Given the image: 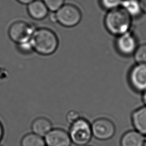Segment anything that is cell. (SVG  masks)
I'll return each mask as SVG.
<instances>
[{
    "label": "cell",
    "instance_id": "obj_3",
    "mask_svg": "<svg viewBox=\"0 0 146 146\" xmlns=\"http://www.w3.org/2000/svg\"><path fill=\"white\" fill-rule=\"evenodd\" d=\"M68 134L72 143L77 145H85L92 136L91 125L87 120L80 117L71 124Z\"/></svg>",
    "mask_w": 146,
    "mask_h": 146
},
{
    "label": "cell",
    "instance_id": "obj_4",
    "mask_svg": "<svg viewBox=\"0 0 146 146\" xmlns=\"http://www.w3.org/2000/svg\"><path fill=\"white\" fill-rule=\"evenodd\" d=\"M56 22L63 26L71 27L76 26L81 21L82 14L80 10L71 3L64 4L55 12Z\"/></svg>",
    "mask_w": 146,
    "mask_h": 146
},
{
    "label": "cell",
    "instance_id": "obj_2",
    "mask_svg": "<svg viewBox=\"0 0 146 146\" xmlns=\"http://www.w3.org/2000/svg\"><path fill=\"white\" fill-rule=\"evenodd\" d=\"M104 22L107 30L111 34L119 36L129 31L132 17L120 6L108 11Z\"/></svg>",
    "mask_w": 146,
    "mask_h": 146
},
{
    "label": "cell",
    "instance_id": "obj_13",
    "mask_svg": "<svg viewBox=\"0 0 146 146\" xmlns=\"http://www.w3.org/2000/svg\"><path fill=\"white\" fill-rule=\"evenodd\" d=\"M31 129L33 133L44 137L52 129V124L48 119L44 117H39L32 123Z\"/></svg>",
    "mask_w": 146,
    "mask_h": 146
},
{
    "label": "cell",
    "instance_id": "obj_21",
    "mask_svg": "<svg viewBox=\"0 0 146 146\" xmlns=\"http://www.w3.org/2000/svg\"><path fill=\"white\" fill-rule=\"evenodd\" d=\"M142 13L146 14V0H139Z\"/></svg>",
    "mask_w": 146,
    "mask_h": 146
},
{
    "label": "cell",
    "instance_id": "obj_8",
    "mask_svg": "<svg viewBox=\"0 0 146 146\" xmlns=\"http://www.w3.org/2000/svg\"><path fill=\"white\" fill-rule=\"evenodd\" d=\"M129 80L135 90L144 91L146 90V65L137 64L133 66L130 71Z\"/></svg>",
    "mask_w": 146,
    "mask_h": 146
},
{
    "label": "cell",
    "instance_id": "obj_7",
    "mask_svg": "<svg viewBox=\"0 0 146 146\" xmlns=\"http://www.w3.org/2000/svg\"><path fill=\"white\" fill-rule=\"evenodd\" d=\"M116 46L119 52L124 55L133 54L137 47V41L135 35L130 31L117 36Z\"/></svg>",
    "mask_w": 146,
    "mask_h": 146
},
{
    "label": "cell",
    "instance_id": "obj_23",
    "mask_svg": "<svg viewBox=\"0 0 146 146\" xmlns=\"http://www.w3.org/2000/svg\"><path fill=\"white\" fill-rule=\"evenodd\" d=\"M17 1L21 3H22L24 5H28L31 2L34 1V0H17Z\"/></svg>",
    "mask_w": 146,
    "mask_h": 146
},
{
    "label": "cell",
    "instance_id": "obj_11",
    "mask_svg": "<svg viewBox=\"0 0 146 146\" xmlns=\"http://www.w3.org/2000/svg\"><path fill=\"white\" fill-rule=\"evenodd\" d=\"M145 139L144 136L136 130L125 132L120 140L121 146H144Z\"/></svg>",
    "mask_w": 146,
    "mask_h": 146
},
{
    "label": "cell",
    "instance_id": "obj_17",
    "mask_svg": "<svg viewBox=\"0 0 146 146\" xmlns=\"http://www.w3.org/2000/svg\"><path fill=\"white\" fill-rule=\"evenodd\" d=\"M49 11L56 12L64 4L65 0H42Z\"/></svg>",
    "mask_w": 146,
    "mask_h": 146
},
{
    "label": "cell",
    "instance_id": "obj_9",
    "mask_svg": "<svg viewBox=\"0 0 146 146\" xmlns=\"http://www.w3.org/2000/svg\"><path fill=\"white\" fill-rule=\"evenodd\" d=\"M46 146H70L71 141L68 133L59 128L52 129L44 136Z\"/></svg>",
    "mask_w": 146,
    "mask_h": 146
},
{
    "label": "cell",
    "instance_id": "obj_10",
    "mask_svg": "<svg viewBox=\"0 0 146 146\" xmlns=\"http://www.w3.org/2000/svg\"><path fill=\"white\" fill-rule=\"evenodd\" d=\"M29 15L35 20H42L48 15L49 10L42 0H34L27 5Z\"/></svg>",
    "mask_w": 146,
    "mask_h": 146
},
{
    "label": "cell",
    "instance_id": "obj_19",
    "mask_svg": "<svg viewBox=\"0 0 146 146\" xmlns=\"http://www.w3.org/2000/svg\"><path fill=\"white\" fill-rule=\"evenodd\" d=\"M17 47L18 50L23 54H30L31 51H34L32 47L30 41H28L26 42L17 44Z\"/></svg>",
    "mask_w": 146,
    "mask_h": 146
},
{
    "label": "cell",
    "instance_id": "obj_1",
    "mask_svg": "<svg viewBox=\"0 0 146 146\" xmlns=\"http://www.w3.org/2000/svg\"><path fill=\"white\" fill-rule=\"evenodd\" d=\"M30 41L33 50L42 55L52 54L59 44L56 34L47 28L35 29Z\"/></svg>",
    "mask_w": 146,
    "mask_h": 146
},
{
    "label": "cell",
    "instance_id": "obj_25",
    "mask_svg": "<svg viewBox=\"0 0 146 146\" xmlns=\"http://www.w3.org/2000/svg\"><path fill=\"white\" fill-rule=\"evenodd\" d=\"M143 100L144 103V104L146 106V90L143 91Z\"/></svg>",
    "mask_w": 146,
    "mask_h": 146
},
{
    "label": "cell",
    "instance_id": "obj_15",
    "mask_svg": "<svg viewBox=\"0 0 146 146\" xmlns=\"http://www.w3.org/2000/svg\"><path fill=\"white\" fill-rule=\"evenodd\" d=\"M21 146H46L43 137L34 133L25 135L21 140Z\"/></svg>",
    "mask_w": 146,
    "mask_h": 146
},
{
    "label": "cell",
    "instance_id": "obj_14",
    "mask_svg": "<svg viewBox=\"0 0 146 146\" xmlns=\"http://www.w3.org/2000/svg\"><path fill=\"white\" fill-rule=\"evenodd\" d=\"M121 7L124 9L131 17H136L142 13L139 0H123Z\"/></svg>",
    "mask_w": 146,
    "mask_h": 146
},
{
    "label": "cell",
    "instance_id": "obj_12",
    "mask_svg": "<svg viewBox=\"0 0 146 146\" xmlns=\"http://www.w3.org/2000/svg\"><path fill=\"white\" fill-rule=\"evenodd\" d=\"M132 121L136 131L146 136V106L133 112L132 115Z\"/></svg>",
    "mask_w": 146,
    "mask_h": 146
},
{
    "label": "cell",
    "instance_id": "obj_20",
    "mask_svg": "<svg viewBox=\"0 0 146 146\" xmlns=\"http://www.w3.org/2000/svg\"><path fill=\"white\" fill-rule=\"evenodd\" d=\"M66 120L71 124L78 120L80 117L79 113L75 110H71L68 111L66 114Z\"/></svg>",
    "mask_w": 146,
    "mask_h": 146
},
{
    "label": "cell",
    "instance_id": "obj_6",
    "mask_svg": "<svg viewBox=\"0 0 146 146\" xmlns=\"http://www.w3.org/2000/svg\"><path fill=\"white\" fill-rule=\"evenodd\" d=\"M91 125L92 135L100 140L110 139L115 133L116 129L114 124L107 118L98 119Z\"/></svg>",
    "mask_w": 146,
    "mask_h": 146
},
{
    "label": "cell",
    "instance_id": "obj_22",
    "mask_svg": "<svg viewBox=\"0 0 146 146\" xmlns=\"http://www.w3.org/2000/svg\"><path fill=\"white\" fill-rule=\"evenodd\" d=\"M50 17V19L52 22H56V16H55V12H51V13L49 15Z\"/></svg>",
    "mask_w": 146,
    "mask_h": 146
},
{
    "label": "cell",
    "instance_id": "obj_18",
    "mask_svg": "<svg viewBox=\"0 0 146 146\" xmlns=\"http://www.w3.org/2000/svg\"><path fill=\"white\" fill-rule=\"evenodd\" d=\"M123 0H100L101 6L109 11L121 6Z\"/></svg>",
    "mask_w": 146,
    "mask_h": 146
},
{
    "label": "cell",
    "instance_id": "obj_5",
    "mask_svg": "<svg viewBox=\"0 0 146 146\" xmlns=\"http://www.w3.org/2000/svg\"><path fill=\"white\" fill-rule=\"evenodd\" d=\"M35 30V27L31 24L25 21H18L10 25L8 34L10 39L17 44L30 41Z\"/></svg>",
    "mask_w": 146,
    "mask_h": 146
},
{
    "label": "cell",
    "instance_id": "obj_24",
    "mask_svg": "<svg viewBox=\"0 0 146 146\" xmlns=\"http://www.w3.org/2000/svg\"><path fill=\"white\" fill-rule=\"evenodd\" d=\"M3 128L2 124L0 122V141L1 140V139L3 137Z\"/></svg>",
    "mask_w": 146,
    "mask_h": 146
},
{
    "label": "cell",
    "instance_id": "obj_16",
    "mask_svg": "<svg viewBox=\"0 0 146 146\" xmlns=\"http://www.w3.org/2000/svg\"><path fill=\"white\" fill-rule=\"evenodd\" d=\"M133 55L137 64L146 65V43L138 46Z\"/></svg>",
    "mask_w": 146,
    "mask_h": 146
}]
</instances>
